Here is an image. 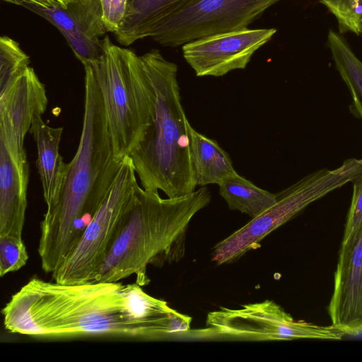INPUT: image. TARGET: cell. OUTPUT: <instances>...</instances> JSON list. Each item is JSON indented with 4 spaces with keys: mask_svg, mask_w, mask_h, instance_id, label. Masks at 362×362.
Here are the masks:
<instances>
[{
    "mask_svg": "<svg viewBox=\"0 0 362 362\" xmlns=\"http://www.w3.org/2000/svg\"><path fill=\"white\" fill-rule=\"evenodd\" d=\"M362 175V159L349 158L334 170L321 169L276 193V202L213 247L211 260L230 263L260 247V242L312 202Z\"/></svg>",
    "mask_w": 362,
    "mask_h": 362,
    "instance_id": "6",
    "label": "cell"
},
{
    "mask_svg": "<svg viewBox=\"0 0 362 362\" xmlns=\"http://www.w3.org/2000/svg\"><path fill=\"white\" fill-rule=\"evenodd\" d=\"M140 58L148 83L151 116L144 138L129 156L144 189L161 190L170 198L188 194L197 184L177 66L158 49Z\"/></svg>",
    "mask_w": 362,
    "mask_h": 362,
    "instance_id": "4",
    "label": "cell"
},
{
    "mask_svg": "<svg viewBox=\"0 0 362 362\" xmlns=\"http://www.w3.org/2000/svg\"><path fill=\"white\" fill-rule=\"evenodd\" d=\"M190 156L197 185L220 182L235 172L228 153L189 124Z\"/></svg>",
    "mask_w": 362,
    "mask_h": 362,
    "instance_id": "16",
    "label": "cell"
},
{
    "mask_svg": "<svg viewBox=\"0 0 362 362\" xmlns=\"http://www.w3.org/2000/svg\"><path fill=\"white\" fill-rule=\"evenodd\" d=\"M54 5H60L62 7H66L67 4L75 0H49Z\"/></svg>",
    "mask_w": 362,
    "mask_h": 362,
    "instance_id": "26",
    "label": "cell"
},
{
    "mask_svg": "<svg viewBox=\"0 0 362 362\" xmlns=\"http://www.w3.org/2000/svg\"><path fill=\"white\" fill-rule=\"evenodd\" d=\"M29 256L22 238L0 235V276L16 272L25 265Z\"/></svg>",
    "mask_w": 362,
    "mask_h": 362,
    "instance_id": "22",
    "label": "cell"
},
{
    "mask_svg": "<svg viewBox=\"0 0 362 362\" xmlns=\"http://www.w3.org/2000/svg\"><path fill=\"white\" fill-rule=\"evenodd\" d=\"M280 0H182L146 30L151 37L168 47L184 45L206 36L243 29Z\"/></svg>",
    "mask_w": 362,
    "mask_h": 362,
    "instance_id": "7",
    "label": "cell"
},
{
    "mask_svg": "<svg viewBox=\"0 0 362 362\" xmlns=\"http://www.w3.org/2000/svg\"><path fill=\"white\" fill-rule=\"evenodd\" d=\"M6 2L20 5L21 3H29L39 6L49 8L54 5L49 0H2Z\"/></svg>",
    "mask_w": 362,
    "mask_h": 362,
    "instance_id": "25",
    "label": "cell"
},
{
    "mask_svg": "<svg viewBox=\"0 0 362 362\" xmlns=\"http://www.w3.org/2000/svg\"><path fill=\"white\" fill-rule=\"evenodd\" d=\"M275 28H243L199 38L182 45L183 57L197 76L219 77L245 69Z\"/></svg>",
    "mask_w": 362,
    "mask_h": 362,
    "instance_id": "11",
    "label": "cell"
},
{
    "mask_svg": "<svg viewBox=\"0 0 362 362\" xmlns=\"http://www.w3.org/2000/svg\"><path fill=\"white\" fill-rule=\"evenodd\" d=\"M28 182L0 144V235L22 238Z\"/></svg>",
    "mask_w": 362,
    "mask_h": 362,
    "instance_id": "15",
    "label": "cell"
},
{
    "mask_svg": "<svg viewBox=\"0 0 362 362\" xmlns=\"http://www.w3.org/2000/svg\"><path fill=\"white\" fill-rule=\"evenodd\" d=\"M47 103L45 86L30 66L0 90V144L26 182H29V164L25 137L35 118L45 113Z\"/></svg>",
    "mask_w": 362,
    "mask_h": 362,
    "instance_id": "10",
    "label": "cell"
},
{
    "mask_svg": "<svg viewBox=\"0 0 362 362\" xmlns=\"http://www.w3.org/2000/svg\"><path fill=\"white\" fill-rule=\"evenodd\" d=\"M139 185L129 156H126L106 199L85 229L68 259L52 274L54 281L90 282L103 264L122 216Z\"/></svg>",
    "mask_w": 362,
    "mask_h": 362,
    "instance_id": "8",
    "label": "cell"
},
{
    "mask_svg": "<svg viewBox=\"0 0 362 362\" xmlns=\"http://www.w3.org/2000/svg\"><path fill=\"white\" fill-rule=\"evenodd\" d=\"M353 182V195L348 212L343 240L349 238L362 221V175Z\"/></svg>",
    "mask_w": 362,
    "mask_h": 362,
    "instance_id": "24",
    "label": "cell"
},
{
    "mask_svg": "<svg viewBox=\"0 0 362 362\" xmlns=\"http://www.w3.org/2000/svg\"><path fill=\"white\" fill-rule=\"evenodd\" d=\"M219 194L230 210H238L254 218L276 201V194L263 189L236 171L218 185Z\"/></svg>",
    "mask_w": 362,
    "mask_h": 362,
    "instance_id": "17",
    "label": "cell"
},
{
    "mask_svg": "<svg viewBox=\"0 0 362 362\" xmlns=\"http://www.w3.org/2000/svg\"><path fill=\"white\" fill-rule=\"evenodd\" d=\"M12 333L33 337L112 335L153 339L189 329L192 317L137 283L66 284L33 278L1 310Z\"/></svg>",
    "mask_w": 362,
    "mask_h": 362,
    "instance_id": "1",
    "label": "cell"
},
{
    "mask_svg": "<svg viewBox=\"0 0 362 362\" xmlns=\"http://www.w3.org/2000/svg\"><path fill=\"white\" fill-rule=\"evenodd\" d=\"M206 325L219 336L257 341L338 340L344 334L332 325L321 326L296 320L269 300L243 305L239 309L220 307L208 313Z\"/></svg>",
    "mask_w": 362,
    "mask_h": 362,
    "instance_id": "9",
    "label": "cell"
},
{
    "mask_svg": "<svg viewBox=\"0 0 362 362\" xmlns=\"http://www.w3.org/2000/svg\"><path fill=\"white\" fill-rule=\"evenodd\" d=\"M83 66L85 100L80 141L75 156L66 163L59 195L47 208L40 223L37 250L47 273L55 272L72 253L108 195L122 163L115 158L91 68Z\"/></svg>",
    "mask_w": 362,
    "mask_h": 362,
    "instance_id": "2",
    "label": "cell"
},
{
    "mask_svg": "<svg viewBox=\"0 0 362 362\" xmlns=\"http://www.w3.org/2000/svg\"><path fill=\"white\" fill-rule=\"evenodd\" d=\"M102 18L107 32L115 33L126 16L129 0H99Z\"/></svg>",
    "mask_w": 362,
    "mask_h": 362,
    "instance_id": "23",
    "label": "cell"
},
{
    "mask_svg": "<svg viewBox=\"0 0 362 362\" xmlns=\"http://www.w3.org/2000/svg\"><path fill=\"white\" fill-rule=\"evenodd\" d=\"M41 116L35 118L30 132L37 146V166L47 208L54 204L59 195L66 163L59 153L63 127L49 126Z\"/></svg>",
    "mask_w": 362,
    "mask_h": 362,
    "instance_id": "14",
    "label": "cell"
},
{
    "mask_svg": "<svg viewBox=\"0 0 362 362\" xmlns=\"http://www.w3.org/2000/svg\"><path fill=\"white\" fill-rule=\"evenodd\" d=\"M337 20L341 33H362V0H320Z\"/></svg>",
    "mask_w": 362,
    "mask_h": 362,
    "instance_id": "21",
    "label": "cell"
},
{
    "mask_svg": "<svg viewBox=\"0 0 362 362\" xmlns=\"http://www.w3.org/2000/svg\"><path fill=\"white\" fill-rule=\"evenodd\" d=\"M88 65L101 95L115 158L121 162L149 124L151 98L140 55L113 44L107 35L100 58Z\"/></svg>",
    "mask_w": 362,
    "mask_h": 362,
    "instance_id": "5",
    "label": "cell"
},
{
    "mask_svg": "<svg viewBox=\"0 0 362 362\" xmlns=\"http://www.w3.org/2000/svg\"><path fill=\"white\" fill-rule=\"evenodd\" d=\"M211 200L205 186L180 197L163 199L139 185L121 219L107 255L90 282H118L132 275L147 285L148 264L177 262L185 254L192 218Z\"/></svg>",
    "mask_w": 362,
    "mask_h": 362,
    "instance_id": "3",
    "label": "cell"
},
{
    "mask_svg": "<svg viewBox=\"0 0 362 362\" xmlns=\"http://www.w3.org/2000/svg\"><path fill=\"white\" fill-rule=\"evenodd\" d=\"M327 45L333 61L351 98V112L362 120V61L354 53L344 38L329 30Z\"/></svg>",
    "mask_w": 362,
    "mask_h": 362,
    "instance_id": "18",
    "label": "cell"
},
{
    "mask_svg": "<svg viewBox=\"0 0 362 362\" xmlns=\"http://www.w3.org/2000/svg\"><path fill=\"white\" fill-rule=\"evenodd\" d=\"M30 57L12 38H0V90L6 88L29 66Z\"/></svg>",
    "mask_w": 362,
    "mask_h": 362,
    "instance_id": "20",
    "label": "cell"
},
{
    "mask_svg": "<svg viewBox=\"0 0 362 362\" xmlns=\"http://www.w3.org/2000/svg\"><path fill=\"white\" fill-rule=\"evenodd\" d=\"M182 0H129L124 19L115 33L122 45L139 40L148 25L168 8Z\"/></svg>",
    "mask_w": 362,
    "mask_h": 362,
    "instance_id": "19",
    "label": "cell"
},
{
    "mask_svg": "<svg viewBox=\"0 0 362 362\" xmlns=\"http://www.w3.org/2000/svg\"><path fill=\"white\" fill-rule=\"evenodd\" d=\"M328 312L344 334L362 332V221L342 240Z\"/></svg>",
    "mask_w": 362,
    "mask_h": 362,
    "instance_id": "12",
    "label": "cell"
},
{
    "mask_svg": "<svg viewBox=\"0 0 362 362\" xmlns=\"http://www.w3.org/2000/svg\"><path fill=\"white\" fill-rule=\"evenodd\" d=\"M19 6L37 13L64 35L83 65L97 61L103 51L102 36L107 31L99 0H75L62 7L45 8L29 3Z\"/></svg>",
    "mask_w": 362,
    "mask_h": 362,
    "instance_id": "13",
    "label": "cell"
}]
</instances>
